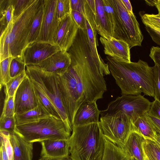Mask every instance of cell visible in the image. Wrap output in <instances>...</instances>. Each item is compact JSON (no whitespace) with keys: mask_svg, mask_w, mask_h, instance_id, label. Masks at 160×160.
<instances>
[{"mask_svg":"<svg viewBox=\"0 0 160 160\" xmlns=\"http://www.w3.org/2000/svg\"><path fill=\"white\" fill-rule=\"evenodd\" d=\"M26 75L40 88L57 110L67 128L72 131L64 102L61 76L46 71L37 65H26Z\"/></svg>","mask_w":160,"mask_h":160,"instance_id":"8992f818","label":"cell"},{"mask_svg":"<svg viewBox=\"0 0 160 160\" xmlns=\"http://www.w3.org/2000/svg\"><path fill=\"white\" fill-rule=\"evenodd\" d=\"M43 2L32 23L28 38L26 47L37 41L40 32L42 19Z\"/></svg>","mask_w":160,"mask_h":160,"instance_id":"4316f807","label":"cell"},{"mask_svg":"<svg viewBox=\"0 0 160 160\" xmlns=\"http://www.w3.org/2000/svg\"><path fill=\"white\" fill-rule=\"evenodd\" d=\"M133 131L142 135L145 139L155 141L156 133L153 129L146 114L137 118L133 123Z\"/></svg>","mask_w":160,"mask_h":160,"instance_id":"603a6c76","label":"cell"},{"mask_svg":"<svg viewBox=\"0 0 160 160\" xmlns=\"http://www.w3.org/2000/svg\"><path fill=\"white\" fill-rule=\"evenodd\" d=\"M10 140L13 149V160H32L33 143L26 141L14 132L11 133Z\"/></svg>","mask_w":160,"mask_h":160,"instance_id":"ffe728a7","label":"cell"},{"mask_svg":"<svg viewBox=\"0 0 160 160\" xmlns=\"http://www.w3.org/2000/svg\"><path fill=\"white\" fill-rule=\"evenodd\" d=\"M123 4L128 11L130 13H133L132 6L130 1L129 0H121Z\"/></svg>","mask_w":160,"mask_h":160,"instance_id":"bcb514c9","label":"cell"},{"mask_svg":"<svg viewBox=\"0 0 160 160\" xmlns=\"http://www.w3.org/2000/svg\"><path fill=\"white\" fill-rule=\"evenodd\" d=\"M15 94L12 97H8L5 95L1 117H14L15 115Z\"/></svg>","mask_w":160,"mask_h":160,"instance_id":"e575fe53","label":"cell"},{"mask_svg":"<svg viewBox=\"0 0 160 160\" xmlns=\"http://www.w3.org/2000/svg\"><path fill=\"white\" fill-rule=\"evenodd\" d=\"M0 150L2 152L3 160H9L5 151L3 139L1 136H0Z\"/></svg>","mask_w":160,"mask_h":160,"instance_id":"f6af8a7d","label":"cell"},{"mask_svg":"<svg viewBox=\"0 0 160 160\" xmlns=\"http://www.w3.org/2000/svg\"><path fill=\"white\" fill-rule=\"evenodd\" d=\"M142 147L144 154L149 160H160V146L155 141L146 139Z\"/></svg>","mask_w":160,"mask_h":160,"instance_id":"83f0119b","label":"cell"},{"mask_svg":"<svg viewBox=\"0 0 160 160\" xmlns=\"http://www.w3.org/2000/svg\"><path fill=\"white\" fill-rule=\"evenodd\" d=\"M85 20V28L83 30L89 47L91 56L96 66L107 75L110 73L107 63H105L99 54L97 49L98 46L97 31L94 22V14L88 3L85 0L84 8L82 13Z\"/></svg>","mask_w":160,"mask_h":160,"instance_id":"30bf717a","label":"cell"},{"mask_svg":"<svg viewBox=\"0 0 160 160\" xmlns=\"http://www.w3.org/2000/svg\"><path fill=\"white\" fill-rule=\"evenodd\" d=\"M145 140L142 135L133 131L128 138L123 150L129 158H134L137 160H144L142 145Z\"/></svg>","mask_w":160,"mask_h":160,"instance_id":"44dd1931","label":"cell"},{"mask_svg":"<svg viewBox=\"0 0 160 160\" xmlns=\"http://www.w3.org/2000/svg\"><path fill=\"white\" fill-rule=\"evenodd\" d=\"M12 0H0V32L2 33L13 19Z\"/></svg>","mask_w":160,"mask_h":160,"instance_id":"d4e9b609","label":"cell"},{"mask_svg":"<svg viewBox=\"0 0 160 160\" xmlns=\"http://www.w3.org/2000/svg\"><path fill=\"white\" fill-rule=\"evenodd\" d=\"M154 6H155L158 12V15L160 17V0H153Z\"/></svg>","mask_w":160,"mask_h":160,"instance_id":"7dc6e473","label":"cell"},{"mask_svg":"<svg viewBox=\"0 0 160 160\" xmlns=\"http://www.w3.org/2000/svg\"><path fill=\"white\" fill-rule=\"evenodd\" d=\"M85 0H70L72 10L82 12Z\"/></svg>","mask_w":160,"mask_h":160,"instance_id":"ee69618b","label":"cell"},{"mask_svg":"<svg viewBox=\"0 0 160 160\" xmlns=\"http://www.w3.org/2000/svg\"><path fill=\"white\" fill-rule=\"evenodd\" d=\"M49 115L40 107L37 106L34 108L20 114H15L14 118L16 125L30 122L45 116Z\"/></svg>","mask_w":160,"mask_h":160,"instance_id":"484cf974","label":"cell"},{"mask_svg":"<svg viewBox=\"0 0 160 160\" xmlns=\"http://www.w3.org/2000/svg\"><path fill=\"white\" fill-rule=\"evenodd\" d=\"M61 51L60 48L55 44L36 42L24 50L23 61L26 65H38L55 53Z\"/></svg>","mask_w":160,"mask_h":160,"instance_id":"7c38bea8","label":"cell"},{"mask_svg":"<svg viewBox=\"0 0 160 160\" xmlns=\"http://www.w3.org/2000/svg\"><path fill=\"white\" fill-rule=\"evenodd\" d=\"M129 160H137L134 158H130Z\"/></svg>","mask_w":160,"mask_h":160,"instance_id":"f5cc1de1","label":"cell"},{"mask_svg":"<svg viewBox=\"0 0 160 160\" xmlns=\"http://www.w3.org/2000/svg\"><path fill=\"white\" fill-rule=\"evenodd\" d=\"M145 28L153 41L160 45V31L147 26Z\"/></svg>","mask_w":160,"mask_h":160,"instance_id":"b9f144b4","label":"cell"},{"mask_svg":"<svg viewBox=\"0 0 160 160\" xmlns=\"http://www.w3.org/2000/svg\"><path fill=\"white\" fill-rule=\"evenodd\" d=\"M57 0H43V13L40 32L37 42L54 44L61 22L56 15Z\"/></svg>","mask_w":160,"mask_h":160,"instance_id":"8fae6325","label":"cell"},{"mask_svg":"<svg viewBox=\"0 0 160 160\" xmlns=\"http://www.w3.org/2000/svg\"><path fill=\"white\" fill-rule=\"evenodd\" d=\"M0 160H3L2 152L1 150H0Z\"/></svg>","mask_w":160,"mask_h":160,"instance_id":"f907efd6","label":"cell"},{"mask_svg":"<svg viewBox=\"0 0 160 160\" xmlns=\"http://www.w3.org/2000/svg\"><path fill=\"white\" fill-rule=\"evenodd\" d=\"M11 133L8 131L0 129V136L3 138L6 153L9 160H13V149L10 140Z\"/></svg>","mask_w":160,"mask_h":160,"instance_id":"d590c367","label":"cell"},{"mask_svg":"<svg viewBox=\"0 0 160 160\" xmlns=\"http://www.w3.org/2000/svg\"><path fill=\"white\" fill-rule=\"evenodd\" d=\"M94 22L97 33L106 38L113 37L110 22L104 10L102 0H94Z\"/></svg>","mask_w":160,"mask_h":160,"instance_id":"d6986e66","label":"cell"},{"mask_svg":"<svg viewBox=\"0 0 160 160\" xmlns=\"http://www.w3.org/2000/svg\"><path fill=\"white\" fill-rule=\"evenodd\" d=\"M71 58L68 52L59 51L38 65L45 70L62 76L70 66Z\"/></svg>","mask_w":160,"mask_h":160,"instance_id":"ac0fdd59","label":"cell"},{"mask_svg":"<svg viewBox=\"0 0 160 160\" xmlns=\"http://www.w3.org/2000/svg\"><path fill=\"white\" fill-rule=\"evenodd\" d=\"M109 0L113 8L108 16L113 37L125 41L130 48L141 46L143 36L135 15L128 11L121 0Z\"/></svg>","mask_w":160,"mask_h":160,"instance_id":"52a82bcc","label":"cell"},{"mask_svg":"<svg viewBox=\"0 0 160 160\" xmlns=\"http://www.w3.org/2000/svg\"><path fill=\"white\" fill-rule=\"evenodd\" d=\"M144 160H149L148 158L144 154Z\"/></svg>","mask_w":160,"mask_h":160,"instance_id":"816d5d0a","label":"cell"},{"mask_svg":"<svg viewBox=\"0 0 160 160\" xmlns=\"http://www.w3.org/2000/svg\"><path fill=\"white\" fill-rule=\"evenodd\" d=\"M71 11L70 0H57L56 15L59 22L71 14Z\"/></svg>","mask_w":160,"mask_h":160,"instance_id":"1f68e13d","label":"cell"},{"mask_svg":"<svg viewBox=\"0 0 160 160\" xmlns=\"http://www.w3.org/2000/svg\"><path fill=\"white\" fill-rule=\"evenodd\" d=\"M148 120L156 133L160 135V120L146 114Z\"/></svg>","mask_w":160,"mask_h":160,"instance_id":"7bdbcfd3","label":"cell"},{"mask_svg":"<svg viewBox=\"0 0 160 160\" xmlns=\"http://www.w3.org/2000/svg\"><path fill=\"white\" fill-rule=\"evenodd\" d=\"M155 141L160 146V135L157 133Z\"/></svg>","mask_w":160,"mask_h":160,"instance_id":"681fc988","label":"cell"},{"mask_svg":"<svg viewBox=\"0 0 160 160\" xmlns=\"http://www.w3.org/2000/svg\"><path fill=\"white\" fill-rule=\"evenodd\" d=\"M79 27L71 13L61 22L54 40V44L61 51L68 52L76 36Z\"/></svg>","mask_w":160,"mask_h":160,"instance_id":"4fadbf2b","label":"cell"},{"mask_svg":"<svg viewBox=\"0 0 160 160\" xmlns=\"http://www.w3.org/2000/svg\"><path fill=\"white\" fill-rule=\"evenodd\" d=\"M26 76L25 71L18 76L11 78L10 81L4 86L5 95L8 97L13 96Z\"/></svg>","mask_w":160,"mask_h":160,"instance_id":"f546056e","label":"cell"},{"mask_svg":"<svg viewBox=\"0 0 160 160\" xmlns=\"http://www.w3.org/2000/svg\"><path fill=\"white\" fill-rule=\"evenodd\" d=\"M26 65L24 61L19 58L14 57L11 61L10 67L11 78H14L25 71Z\"/></svg>","mask_w":160,"mask_h":160,"instance_id":"d6a6232c","label":"cell"},{"mask_svg":"<svg viewBox=\"0 0 160 160\" xmlns=\"http://www.w3.org/2000/svg\"><path fill=\"white\" fill-rule=\"evenodd\" d=\"M99 39L104 47L105 54L118 61L131 62L130 48L125 41L113 37L106 38L100 37Z\"/></svg>","mask_w":160,"mask_h":160,"instance_id":"9a60e30c","label":"cell"},{"mask_svg":"<svg viewBox=\"0 0 160 160\" xmlns=\"http://www.w3.org/2000/svg\"><path fill=\"white\" fill-rule=\"evenodd\" d=\"M152 102L141 95H122L110 102L106 112L120 111L126 114L132 123L138 118L144 115L149 111Z\"/></svg>","mask_w":160,"mask_h":160,"instance_id":"9c48e42d","label":"cell"},{"mask_svg":"<svg viewBox=\"0 0 160 160\" xmlns=\"http://www.w3.org/2000/svg\"><path fill=\"white\" fill-rule=\"evenodd\" d=\"M147 113L150 116L160 120V102L155 99L152 102L150 109Z\"/></svg>","mask_w":160,"mask_h":160,"instance_id":"f35d334b","label":"cell"},{"mask_svg":"<svg viewBox=\"0 0 160 160\" xmlns=\"http://www.w3.org/2000/svg\"><path fill=\"white\" fill-rule=\"evenodd\" d=\"M71 14L79 28L83 30L85 28V20L83 15L79 12L72 10Z\"/></svg>","mask_w":160,"mask_h":160,"instance_id":"ab89813d","label":"cell"},{"mask_svg":"<svg viewBox=\"0 0 160 160\" xmlns=\"http://www.w3.org/2000/svg\"><path fill=\"white\" fill-rule=\"evenodd\" d=\"M35 0H12L13 7V19L18 17Z\"/></svg>","mask_w":160,"mask_h":160,"instance_id":"836d02e7","label":"cell"},{"mask_svg":"<svg viewBox=\"0 0 160 160\" xmlns=\"http://www.w3.org/2000/svg\"><path fill=\"white\" fill-rule=\"evenodd\" d=\"M16 125L14 117H1L0 118V129L9 131L10 133H14Z\"/></svg>","mask_w":160,"mask_h":160,"instance_id":"8d00e7d4","label":"cell"},{"mask_svg":"<svg viewBox=\"0 0 160 160\" xmlns=\"http://www.w3.org/2000/svg\"><path fill=\"white\" fill-rule=\"evenodd\" d=\"M100 114L101 111L98 109L96 101L84 102L75 113L72 126H81L99 122Z\"/></svg>","mask_w":160,"mask_h":160,"instance_id":"e0dca14e","label":"cell"},{"mask_svg":"<svg viewBox=\"0 0 160 160\" xmlns=\"http://www.w3.org/2000/svg\"><path fill=\"white\" fill-rule=\"evenodd\" d=\"M101 112L99 123L104 137L123 150L128 138L133 131L131 121L120 111Z\"/></svg>","mask_w":160,"mask_h":160,"instance_id":"ba28073f","label":"cell"},{"mask_svg":"<svg viewBox=\"0 0 160 160\" xmlns=\"http://www.w3.org/2000/svg\"><path fill=\"white\" fill-rule=\"evenodd\" d=\"M30 81L33 89L37 106L41 108L48 115L61 118L56 108L36 83Z\"/></svg>","mask_w":160,"mask_h":160,"instance_id":"7402d4cb","label":"cell"},{"mask_svg":"<svg viewBox=\"0 0 160 160\" xmlns=\"http://www.w3.org/2000/svg\"><path fill=\"white\" fill-rule=\"evenodd\" d=\"M40 143L42 146L41 158L58 159L69 157V139L47 140Z\"/></svg>","mask_w":160,"mask_h":160,"instance_id":"2e32d148","label":"cell"},{"mask_svg":"<svg viewBox=\"0 0 160 160\" xmlns=\"http://www.w3.org/2000/svg\"><path fill=\"white\" fill-rule=\"evenodd\" d=\"M110 73L122 95H141L154 97V72L153 67L139 59L137 62L120 61L106 57Z\"/></svg>","mask_w":160,"mask_h":160,"instance_id":"7a4b0ae2","label":"cell"},{"mask_svg":"<svg viewBox=\"0 0 160 160\" xmlns=\"http://www.w3.org/2000/svg\"><path fill=\"white\" fill-rule=\"evenodd\" d=\"M14 104L15 114L23 113L37 106L33 88L26 75L16 92Z\"/></svg>","mask_w":160,"mask_h":160,"instance_id":"5bb4252c","label":"cell"},{"mask_svg":"<svg viewBox=\"0 0 160 160\" xmlns=\"http://www.w3.org/2000/svg\"><path fill=\"white\" fill-rule=\"evenodd\" d=\"M43 0H35L18 17L12 19L1 34L0 62L11 57L23 61V52L30 28Z\"/></svg>","mask_w":160,"mask_h":160,"instance_id":"3957f363","label":"cell"},{"mask_svg":"<svg viewBox=\"0 0 160 160\" xmlns=\"http://www.w3.org/2000/svg\"><path fill=\"white\" fill-rule=\"evenodd\" d=\"M149 55L153 61L155 65L160 66V47H152L150 48Z\"/></svg>","mask_w":160,"mask_h":160,"instance_id":"60d3db41","label":"cell"},{"mask_svg":"<svg viewBox=\"0 0 160 160\" xmlns=\"http://www.w3.org/2000/svg\"><path fill=\"white\" fill-rule=\"evenodd\" d=\"M38 160H72L70 157L67 158L58 159H48L41 158Z\"/></svg>","mask_w":160,"mask_h":160,"instance_id":"c3c4849f","label":"cell"},{"mask_svg":"<svg viewBox=\"0 0 160 160\" xmlns=\"http://www.w3.org/2000/svg\"><path fill=\"white\" fill-rule=\"evenodd\" d=\"M124 150L105 138L104 151L102 160H129Z\"/></svg>","mask_w":160,"mask_h":160,"instance_id":"cb8c5ba5","label":"cell"},{"mask_svg":"<svg viewBox=\"0 0 160 160\" xmlns=\"http://www.w3.org/2000/svg\"><path fill=\"white\" fill-rule=\"evenodd\" d=\"M68 52L71 63L61 76V88L67 110L75 113L82 102L103 98L107 90L104 78L107 75L94 63L85 34L81 28Z\"/></svg>","mask_w":160,"mask_h":160,"instance_id":"6da1fadb","label":"cell"},{"mask_svg":"<svg viewBox=\"0 0 160 160\" xmlns=\"http://www.w3.org/2000/svg\"><path fill=\"white\" fill-rule=\"evenodd\" d=\"M72 131L60 118L47 115L36 120L16 125L14 132L31 143L47 140L68 139Z\"/></svg>","mask_w":160,"mask_h":160,"instance_id":"5b68a950","label":"cell"},{"mask_svg":"<svg viewBox=\"0 0 160 160\" xmlns=\"http://www.w3.org/2000/svg\"><path fill=\"white\" fill-rule=\"evenodd\" d=\"M13 57L7 58L0 62V89L4 87L10 80V67Z\"/></svg>","mask_w":160,"mask_h":160,"instance_id":"f1b7e54d","label":"cell"},{"mask_svg":"<svg viewBox=\"0 0 160 160\" xmlns=\"http://www.w3.org/2000/svg\"><path fill=\"white\" fill-rule=\"evenodd\" d=\"M105 140L99 122L73 126L69 139L70 158L72 160H102Z\"/></svg>","mask_w":160,"mask_h":160,"instance_id":"277c9868","label":"cell"},{"mask_svg":"<svg viewBox=\"0 0 160 160\" xmlns=\"http://www.w3.org/2000/svg\"><path fill=\"white\" fill-rule=\"evenodd\" d=\"M154 72V97L160 102V66L155 65Z\"/></svg>","mask_w":160,"mask_h":160,"instance_id":"74e56055","label":"cell"},{"mask_svg":"<svg viewBox=\"0 0 160 160\" xmlns=\"http://www.w3.org/2000/svg\"><path fill=\"white\" fill-rule=\"evenodd\" d=\"M139 14L145 26L160 31V17L158 14H150L143 11L140 12Z\"/></svg>","mask_w":160,"mask_h":160,"instance_id":"4dcf8cb0","label":"cell"}]
</instances>
